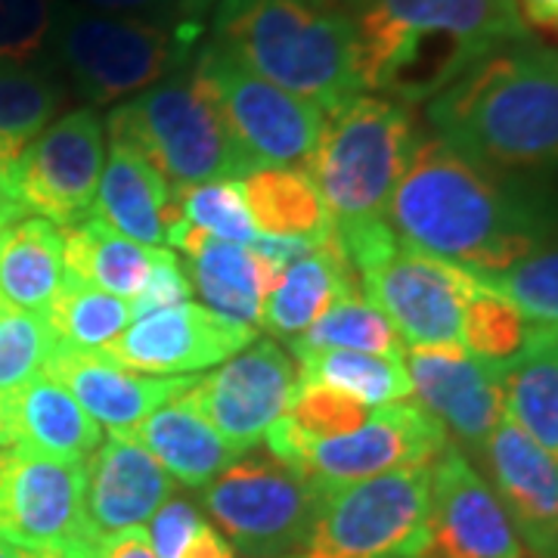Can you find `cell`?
I'll use <instances>...</instances> for the list:
<instances>
[{
    "label": "cell",
    "instance_id": "cell-31",
    "mask_svg": "<svg viewBox=\"0 0 558 558\" xmlns=\"http://www.w3.org/2000/svg\"><path fill=\"white\" fill-rule=\"evenodd\" d=\"M242 196L258 236H317L329 227L314 180L295 165H270L252 171L242 178Z\"/></svg>",
    "mask_w": 558,
    "mask_h": 558
},
{
    "label": "cell",
    "instance_id": "cell-44",
    "mask_svg": "<svg viewBox=\"0 0 558 558\" xmlns=\"http://www.w3.org/2000/svg\"><path fill=\"white\" fill-rule=\"evenodd\" d=\"M100 558H159L149 546V537L143 527H131V531H119L112 537L102 539Z\"/></svg>",
    "mask_w": 558,
    "mask_h": 558
},
{
    "label": "cell",
    "instance_id": "cell-12",
    "mask_svg": "<svg viewBox=\"0 0 558 558\" xmlns=\"http://www.w3.org/2000/svg\"><path fill=\"white\" fill-rule=\"evenodd\" d=\"M190 65L215 97L242 153L258 168L299 165L311 156L326 121L317 102L260 78L218 40H202Z\"/></svg>",
    "mask_w": 558,
    "mask_h": 558
},
{
    "label": "cell",
    "instance_id": "cell-22",
    "mask_svg": "<svg viewBox=\"0 0 558 558\" xmlns=\"http://www.w3.org/2000/svg\"><path fill=\"white\" fill-rule=\"evenodd\" d=\"M168 245L190 255V277L208 311L258 326L264 304L282 274L279 264L264 258L252 245L218 240L186 223H174L168 230Z\"/></svg>",
    "mask_w": 558,
    "mask_h": 558
},
{
    "label": "cell",
    "instance_id": "cell-16",
    "mask_svg": "<svg viewBox=\"0 0 558 558\" xmlns=\"http://www.w3.org/2000/svg\"><path fill=\"white\" fill-rule=\"evenodd\" d=\"M403 363L418 407L438 418L465 457H481L499 418L506 416L499 363L472 357L459 344H416L403 351Z\"/></svg>",
    "mask_w": 558,
    "mask_h": 558
},
{
    "label": "cell",
    "instance_id": "cell-8",
    "mask_svg": "<svg viewBox=\"0 0 558 558\" xmlns=\"http://www.w3.org/2000/svg\"><path fill=\"white\" fill-rule=\"evenodd\" d=\"M450 444L444 425L416 400L376 407L360 428L329 440H311L286 413L260 440L270 457L295 465L323 494L385 472L432 465Z\"/></svg>",
    "mask_w": 558,
    "mask_h": 558
},
{
    "label": "cell",
    "instance_id": "cell-1",
    "mask_svg": "<svg viewBox=\"0 0 558 558\" xmlns=\"http://www.w3.org/2000/svg\"><path fill=\"white\" fill-rule=\"evenodd\" d=\"M385 220L403 245L475 277L509 270L549 236L534 202L435 134L413 143Z\"/></svg>",
    "mask_w": 558,
    "mask_h": 558
},
{
    "label": "cell",
    "instance_id": "cell-47",
    "mask_svg": "<svg viewBox=\"0 0 558 558\" xmlns=\"http://www.w3.org/2000/svg\"><path fill=\"white\" fill-rule=\"evenodd\" d=\"M22 211L13 205V202H7V199H0V240H3V233H7V227L13 223V220L20 218Z\"/></svg>",
    "mask_w": 558,
    "mask_h": 558
},
{
    "label": "cell",
    "instance_id": "cell-40",
    "mask_svg": "<svg viewBox=\"0 0 558 558\" xmlns=\"http://www.w3.org/2000/svg\"><path fill=\"white\" fill-rule=\"evenodd\" d=\"M57 0H0V62L47 60Z\"/></svg>",
    "mask_w": 558,
    "mask_h": 558
},
{
    "label": "cell",
    "instance_id": "cell-45",
    "mask_svg": "<svg viewBox=\"0 0 558 558\" xmlns=\"http://www.w3.org/2000/svg\"><path fill=\"white\" fill-rule=\"evenodd\" d=\"M524 22H534L539 28L558 25V0H519Z\"/></svg>",
    "mask_w": 558,
    "mask_h": 558
},
{
    "label": "cell",
    "instance_id": "cell-52",
    "mask_svg": "<svg viewBox=\"0 0 558 558\" xmlns=\"http://www.w3.org/2000/svg\"><path fill=\"white\" fill-rule=\"evenodd\" d=\"M556 28H558V25H556Z\"/></svg>",
    "mask_w": 558,
    "mask_h": 558
},
{
    "label": "cell",
    "instance_id": "cell-9",
    "mask_svg": "<svg viewBox=\"0 0 558 558\" xmlns=\"http://www.w3.org/2000/svg\"><path fill=\"white\" fill-rule=\"evenodd\" d=\"M432 465L385 472L323 494L304 543L282 558H422Z\"/></svg>",
    "mask_w": 558,
    "mask_h": 558
},
{
    "label": "cell",
    "instance_id": "cell-11",
    "mask_svg": "<svg viewBox=\"0 0 558 558\" xmlns=\"http://www.w3.org/2000/svg\"><path fill=\"white\" fill-rule=\"evenodd\" d=\"M81 462L0 450V543L28 553L100 558L102 539L87 515Z\"/></svg>",
    "mask_w": 558,
    "mask_h": 558
},
{
    "label": "cell",
    "instance_id": "cell-42",
    "mask_svg": "<svg viewBox=\"0 0 558 558\" xmlns=\"http://www.w3.org/2000/svg\"><path fill=\"white\" fill-rule=\"evenodd\" d=\"M193 295V282L186 277V270L180 267L178 255L171 248H156V260L153 270L146 277V286L140 289V295L131 301L134 307V319L146 317L153 311H165V307H178L186 304Z\"/></svg>",
    "mask_w": 558,
    "mask_h": 558
},
{
    "label": "cell",
    "instance_id": "cell-29",
    "mask_svg": "<svg viewBox=\"0 0 558 558\" xmlns=\"http://www.w3.org/2000/svg\"><path fill=\"white\" fill-rule=\"evenodd\" d=\"M159 248V245H156ZM156 248L121 236L97 215L84 218L62 233L65 277L90 282L102 292L134 301L153 270Z\"/></svg>",
    "mask_w": 558,
    "mask_h": 558
},
{
    "label": "cell",
    "instance_id": "cell-3",
    "mask_svg": "<svg viewBox=\"0 0 558 558\" xmlns=\"http://www.w3.org/2000/svg\"><path fill=\"white\" fill-rule=\"evenodd\" d=\"M363 90L428 102L509 40L527 38L519 0H363L351 13Z\"/></svg>",
    "mask_w": 558,
    "mask_h": 558
},
{
    "label": "cell",
    "instance_id": "cell-32",
    "mask_svg": "<svg viewBox=\"0 0 558 558\" xmlns=\"http://www.w3.org/2000/svg\"><path fill=\"white\" fill-rule=\"evenodd\" d=\"M292 357H295L299 381L332 388L373 410L413 395L403 357L360 354V351H292Z\"/></svg>",
    "mask_w": 558,
    "mask_h": 558
},
{
    "label": "cell",
    "instance_id": "cell-46",
    "mask_svg": "<svg viewBox=\"0 0 558 558\" xmlns=\"http://www.w3.org/2000/svg\"><path fill=\"white\" fill-rule=\"evenodd\" d=\"M218 0H180V13H183V22L193 25V28H205V16L215 10Z\"/></svg>",
    "mask_w": 558,
    "mask_h": 558
},
{
    "label": "cell",
    "instance_id": "cell-50",
    "mask_svg": "<svg viewBox=\"0 0 558 558\" xmlns=\"http://www.w3.org/2000/svg\"><path fill=\"white\" fill-rule=\"evenodd\" d=\"M10 447V428H7V418H3V403H0V450Z\"/></svg>",
    "mask_w": 558,
    "mask_h": 558
},
{
    "label": "cell",
    "instance_id": "cell-24",
    "mask_svg": "<svg viewBox=\"0 0 558 558\" xmlns=\"http://www.w3.org/2000/svg\"><path fill=\"white\" fill-rule=\"evenodd\" d=\"M90 215L106 220L121 236L156 248L168 242V230L180 220V205L168 180L134 146L109 137V156Z\"/></svg>",
    "mask_w": 558,
    "mask_h": 558
},
{
    "label": "cell",
    "instance_id": "cell-19",
    "mask_svg": "<svg viewBox=\"0 0 558 558\" xmlns=\"http://www.w3.org/2000/svg\"><path fill=\"white\" fill-rule=\"evenodd\" d=\"M481 462L527 553L558 558V457L506 413L484 444Z\"/></svg>",
    "mask_w": 558,
    "mask_h": 558
},
{
    "label": "cell",
    "instance_id": "cell-10",
    "mask_svg": "<svg viewBox=\"0 0 558 558\" xmlns=\"http://www.w3.org/2000/svg\"><path fill=\"white\" fill-rule=\"evenodd\" d=\"M319 490L295 465L260 453L230 462L202 487V506L230 546L252 558H282L299 549L319 509Z\"/></svg>",
    "mask_w": 558,
    "mask_h": 558
},
{
    "label": "cell",
    "instance_id": "cell-41",
    "mask_svg": "<svg viewBox=\"0 0 558 558\" xmlns=\"http://www.w3.org/2000/svg\"><path fill=\"white\" fill-rule=\"evenodd\" d=\"M289 418L311 440H329L360 428L366 418V407L332 391V388H323L314 381H299L292 403H289Z\"/></svg>",
    "mask_w": 558,
    "mask_h": 558
},
{
    "label": "cell",
    "instance_id": "cell-30",
    "mask_svg": "<svg viewBox=\"0 0 558 558\" xmlns=\"http://www.w3.org/2000/svg\"><path fill=\"white\" fill-rule=\"evenodd\" d=\"M65 279L57 223L20 215L0 240V295L22 311L47 314Z\"/></svg>",
    "mask_w": 558,
    "mask_h": 558
},
{
    "label": "cell",
    "instance_id": "cell-27",
    "mask_svg": "<svg viewBox=\"0 0 558 558\" xmlns=\"http://www.w3.org/2000/svg\"><path fill=\"white\" fill-rule=\"evenodd\" d=\"M506 413L558 457V323H527L519 354L499 363Z\"/></svg>",
    "mask_w": 558,
    "mask_h": 558
},
{
    "label": "cell",
    "instance_id": "cell-20",
    "mask_svg": "<svg viewBox=\"0 0 558 558\" xmlns=\"http://www.w3.org/2000/svg\"><path fill=\"white\" fill-rule=\"evenodd\" d=\"M87 515L100 537L143 527L174 494V478L143 444L109 432V438L84 462Z\"/></svg>",
    "mask_w": 558,
    "mask_h": 558
},
{
    "label": "cell",
    "instance_id": "cell-13",
    "mask_svg": "<svg viewBox=\"0 0 558 558\" xmlns=\"http://www.w3.org/2000/svg\"><path fill=\"white\" fill-rule=\"evenodd\" d=\"M106 165V119L94 106L72 109L40 134L7 178L0 199L22 215L75 227L90 218Z\"/></svg>",
    "mask_w": 558,
    "mask_h": 558
},
{
    "label": "cell",
    "instance_id": "cell-4",
    "mask_svg": "<svg viewBox=\"0 0 558 558\" xmlns=\"http://www.w3.org/2000/svg\"><path fill=\"white\" fill-rule=\"evenodd\" d=\"M211 13V40L326 116L366 94L351 13L311 0H218Z\"/></svg>",
    "mask_w": 558,
    "mask_h": 558
},
{
    "label": "cell",
    "instance_id": "cell-28",
    "mask_svg": "<svg viewBox=\"0 0 558 558\" xmlns=\"http://www.w3.org/2000/svg\"><path fill=\"white\" fill-rule=\"evenodd\" d=\"M65 100L69 87L50 60L0 62V190Z\"/></svg>",
    "mask_w": 558,
    "mask_h": 558
},
{
    "label": "cell",
    "instance_id": "cell-39",
    "mask_svg": "<svg viewBox=\"0 0 558 558\" xmlns=\"http://www.w3.org/2000/svg\"><path fill=\"white\" fill-rule=\"evenodd\" d=\"M531 323H558V245H543L502 274L478 277Z\"/></svg>",
    "mask_w": 558,
    "mask_h": 558
},
{
    "label": "cell",
    "instance_id": "cell-6",
    "mask_svg": "<svg viewBox=\"0 0 558 558\" xmlns=\"http://www.w3.org/2000/svg\"><path fill=\"white\" fill-rule=\"evenodd\" d=\"M202 28L161 25L60 3L50 32V65L90 106L137 97L193 60Z\"/></svg>",
    "mask_w": 558,
    "mask_h": 558
},
{
    "label": "cell",
    "instance_id": "cell-43",
    "mask_svg": "<svg viewBox=\"0 0 558 558\" xmlns=\"http://www.w3.org/2000/svg\"><path fill=\"white\" fill-rule=\"evenodd\" d=\"M75 3L97 10V13H112V16H134V20L161 22V25H186L183 13H180V0H75Z\"/></svg>",
    "mask_w": 558,
    "mask_h": 558
},
{
    "label": "cell",
    "instance_id": "cell-51",
    "mask_svg": "<svg viewBox=\"0 0 558 558\" xmlns=\"http://www.w3.org/2000/svg\"><path fill=\"white\" fill-rule=\"evenodd\" d=\"M0 558H16L13 556V549H10L7 543H0Z\"/></svg>",
    "mask_w": 558,
    "mask_h": 558
},
{
    "label": "cell",
    "instance_id": "cell-49",
    "mask_svg": "<svg viewBox=\"0 0 558 558\" xmlns=\"http://www.w3.org/2000/svg\"><path fill=\"white\" fill-rule=\"evenodd\" d=\"M13 556L16 558H72V556H62V553H28V549H13Z\"/></svg>",
    "mask_w": 558,
    "mask_h": 558
},
{
    "label": "cell",
    "instance_id": "cell-7",
    "mask_svg": "<svg viewBox=\"0 0 558 558\" xmlns=\"http://www.w3.org/2000/svg\"><path fill=\"white\" fill-rule=\"evenodd\" d=\"M106 134L134 146L171 190L208 180H242L258 171L190 62L149 90L119 102L106 119Z\"/></svg>",
    "mask_w": 558,
    "mask_h": 558
},
{
    "label": "cell",
    "instance_id": "cell-38",
    "mask_svg": "<svg viewBox=\"0 0 558 558\" xmlns=\"http://www.w3.org/2000/svg\"><path fill=\"white\" fill-rule=\"evenodd\" d=\"M146 537L159 558H236L230 539L190 499H168L153 515Z\"/></svg>",
    "mask_w": 558,
    "mask_h": 558
},
{
    "label": "cell",
    "instance_id": "cell-5",
    "mask_svg": "<svg viewBox=\"0 0 558 558\" xmlns=\"http://www.w3.org/2000/svg\"><path fill=\"white\" fill-rule=\"evenodd\" d=\"M416 137L410 106L379 94H360L326 116L304 171L332 230L385 220Z\"/></svg>",
    "mask_w": 558,
    "mask_h": 558
},
{
    "label": "cell",
    "instance_id": "cell-34",
    "mask_svg": "<svg viewBox=\"0 0 558 558\" xmlns=\"http://www.w3.org/2000/svg\"><path fill=\"white\" fill-rule=\"evenodd\" d=\"M292 351H360L403 357L407 344L395 323L381 314L363 292L339 299L289 344Z\"/></svg>",
    "mask_w": 558,
    "mask_h": 558
},
{
    "label": "cell",
    "instance_id": "cell-36",
    "mask_svg": "<svg viewBox=\"0 0 558 558\" xmlns=\"http://www.w3.org/2000/svg\"><path fill=\"white\" fill-rule=\"evenodd\" d=\"M527 336V317L509 299L487 289L484 282L478 292L469 299L462 311V329H459V344L472 357L502 363L512 354H519Z\"/></svg>",
    "mask_w": 558,
    "mask_h": 558
},
{
    "label": "cell",
    "instance_id": "cell-23",
    "mask_svg": "<svg viewBox=\"0 0 558 558\" xmlns=\"http://www.w3.org/2000/svg\"><path fill=\"white\" fill-rule=\"evenodd\" d=\"M196 379L174 391L131 432H124L159 459L171 478L186 487L211 484L230 462L242 457L211 425L196 391Z\"/></svg>",
    "mask_w": 558,
    "mask_h": 558
},
{
    "label": "cell",
    "instance_id": "cell-14",
    "mask_svg": "<svg viewBox=\"0 0 558 558\" xmlns=\"http://www.w3.org/2000/svg\"><path fill=\"white\" fill-rule=\"evenodd\" d=\"M478 286L475 274L403 242L388 258L360 274L363 295L395 323L407 348L459 344L462 311Z\"/></svg>",
    "mask_w": 558,
    "mask_h": 558
},
{
    "label": "cell",
    "instance_id": "cell-25",
    "mask_svg": "<svg viewBox=\"0 0 558 558\" xmlns=\"http://www.w3.org/2000/svg\"><path fill=\"white\" fill-rule=\"evenodd\" d=\"M0 403L10 428V447L62 462H81L102 444L100 422L87 416L78 400L47 373L0 395Z\"/></svg>",
    "mask_w": 558,
    "mask_h": 558
},
{
    "label": "cell",
    "instance_id": "cell-26",
    "mask_svg": "<svg viewBox=\"0 0 558 558\" xmlns=\"http://www.w3.org/2000/svg\"><path fill=\"white\" fill-rule=\"evenodd\" d=\"M357 292H363L357 270L341 252L336 233L326 230L304 258L282 267L277 289L264 304L260 326L274 336L295 339L336 301Z\"/></svg>",
    "mask_w": 558,
    "mask_h": 558
},
{
    "label": "cell",
    "instance_id": "cell-37",
    "mask_svg": "<svg viewBox=\"0 0 558 558\" xmlns=\"http://www.w3.org/2000/svg\"><path fill=\"white\" fill-rule=\"evenodd\" d=\"M57 339L44 314L22 311L0 295V395L44 373Z\"/></svg>",
    "mask_w": 558,
    "mask_h": 558
},
{
    "label": "cell",
    "instance_id": "cell-18",
    "mask_svg": "<svg viewBox=\"0 0 558 558\" xmlns=\"http://www.w3.org/2000/svg\"><path fill=\"white\" fill-rule=\"evenodd\" d=\"M252 341L255 326L186 301L137 317L102 354L146 376H196L240 354Z\"/></svg>",
    "mask_w": 558,
    "mask_h": 558
},
{
    "label": "cell",
    "instance_id": "cell-21",
    "mask_svg": "<svg viewBox=\"0 0 558 558\" xmlns=\"http://www.w3.org/2000/svg\"><path fill=\"white\" fill-rule=\"evenodd\" d=\"M44 373L60 381L87 410V416L106 425L109 432H131L174 391L196 379V376H171V379L146 376L121 366L119 360L102 351H72L60 344L53 348Z\"/></svg>",
    "mask_w": 558,
    "mask_h": 558
},
{
    "label": "cell",
    "instance_id": "cell-33",
    "mask_svg": "<svg viewBox=\"0 0 558 558\" xmlns=\"http://www.w3.org/2000/svg\"><path fill=\"white\" fill-rule=\"evenodd\" d=\"M44 319L60 348L106 351L131 326L134 307L128 299L102 292L90 282L65 277Z\"/></svg>",
    "mask_w": 558,
    "mask_h": 558
},
{
    "label": "cell",
    "instance_id": "cell-48",
    "mask_svg": "<svg viewBox=\"0 0 558 558\" xmlns=\"http://www.w3.org/2000/svg\"><path fill=\"white\" fill-rule=\"evenodd\" d=\"M311 3H317V7H329V10H344V13H354L363 0H311Z\"/></svg>",
    "mask_w": 558,
    "mask_h": 558
},
{
    "label": "cell",
    "instance_id": "cell-2",
    "mask_svg": "<svg viewBox=\"0 0 558 558\" xmlns=\"http://www.w3.org/2000/svg\"><path fill=\"white\" fill-rule=\"evenodd\" d=\"M435 137L481 168L539 171L558 165V50L531 35L509 40L428 100Z\"/></svg>",
    "mask_w": 558,
    "mask_h": 558
},
{
    "label": "cell",
    "instance_id": "cell-15",
    "mask_svg": "<svg viewBox=\"0 0 558 558\" xmlns=\"http://www.w3.org/2000/svg\"><path fill=\"white\" fill-rule=\"evenodd\" d=\"M515 524L509 521L490 481L459 447H447L432 465L428 537L422 558H524Z\"/></svg>",
    "mask_w": 558,
    "mask_h": 558
},
{
    "label": "cell",
    "instance_id": "cell-17",
    "mask_svg": "<svg viewBox=\"0 0 558 558\" xmlns=\"http://www.w3.org/2000/svg\"><path fill=\"white\" fill-rule=\"evenodd\" d=\"M295 385L299 369L277 341H252L215 373L199 376L196 391L220 438L245 457L289 413Z\"/></svg>",
    "mask_w": 558,
    "mask_h": 558
},
{
    "label": "cell",
    "instance_id": "cell-35",
    "mask_svg": "<svg viewBox=\"0 0 558 558\" xmlns=\"http://www.w3.org/2000/svg\"><path fill=\"white\" fill-rule=\"evenodd\" d=\"M180 205V220L208 236H218L240 245H255L258 230L252 223L248 205L242 196V180H208L174 190Z\"/></svg>",
    "mask_w": 558,
    "mask_h": 558
}]
</instances>
